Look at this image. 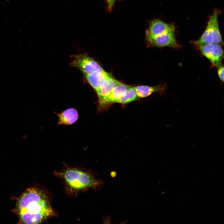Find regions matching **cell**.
Segmentation results:
<instances>
[{"label": "cell", "instance_id": "obj_1", "mask_svg": "<svg viewBox=\"0 0 224 224\" xmlns=\"http://www.w3.org/2000/svg\"><path fill=\"white\" fill-rule=\"evenodd\" d=\"M16 210L20 221L24 224H39L55 215L48 197L42 190L27 189L17 201Z\"/></svg>", "mask_w": 224, "mask_h": 224}, {"label": "cell", "instance_id": "obj_2", "mask_svg": "<svg viewBox=\"0 0 224 224\" xmlns=\"http://www.w3.org/2000/svg\"><path fill=\"white\" fill-rule=\"evenodd\" d=\"M54 175L62 179L67 193L75 195L90 189H97L103 185L89 172L77 168L67 166L60 171H55Z\"/></svg>", "mask_w": 224, "mask_h": 224}, {"label": "cell", "instance_id": "obj_3", "mask_svg": "<svg viewBox=\"0 0 224 224\" xmlns=\"http://www.w3.org/2000/svg\"><path fill=\"white\" fill-rule=\"evenodd\" d=\"M218 16V12L215 11L210 17L204 32L198 40L194 41L195 44L200 45L209 44L220 45L223 44L219 29Z\"/></svg>", "mask_w": 224, "mask_h": 224}, {"label": "cell", "instance_id": "obj_4", "mask_svg": "<svg viewBox=\"0 0 224 224\" xmlns=\"http://www.w3.org/2000/svg\"><path fill=\"white\" fill-rule=\"evenodd\" d=\"M70 65L78 69L84 75L96 71H104L94 59L85 54L72 56Z\"/></svg>", "mask_w": 224, "mask_h": 224}, {"label": "cell", "instance_id": "obj_5", "mask_svg": "<svg viewBox=\"0 0 224 224\" xmlns=\"http://www.w3.org/2000/svg\"><path fill=\"white\" fill-rule=\"evenodd\" d=\"M199 46L202 54L214 66L218 68L222 66L223 58V51L221 45L209 44Z\"/></svg>", "mask_w": 224, "mask_h": 224}, {"label": "cell", "instance_id": "obj_6", "mask_svg": "<svg viewBox=\"0 0 224 224\" xmlns=\"http://www.w3.org/2000/svg\"><path fill=\"white\" fill-rule=\"evenodd\" d=\"M146 39L150 44L157 47H177L179 46L175 39V31L154 36L146 37Z\"/></svg>", "mask_w": 224, "mask_h": 224}, {"label": "cell", "instance_id": "obj_7", "mask_svg": "<svg viewBox=\"0 0 224 224\" xmlns=\"http://www.w3.org/2000/svg\"><path fill=\"white\" fill-rule=\"evenodd\" d=\"M175 30V26L173 24H167L159 19H155L150 22L146 31V37H153Z\"/></svg>", "mask_w": 224, "mask_h": 224}, {"label": "cell", "instance_id": "obj_8", "mask_svg": "<svg viewBox=\"0 0 224 224\" xmlns=\"http://www.w3.org/2000/svg\"><path fill=\"white\" fill-rule=\"evenodd\" d=\"M129 87L119 82L110 94L98 103L99 110H100L110 104L117 103L119 100L126 92Z\"/></svg>", "mask_w": 224, "mask_h": 224}, {"label": "cell", "instance_id": "obj_9", "mask_svg": "<svg viewBox=\"0 0 224 224\" xmlns=\"http://www.w3.org/2000/svg\"><path fill=\"white\" fill-rule=\"evenodd\" d=\"M119 82L114 78L111 74L106 79L99 88L96 91L98 98V103L110 94Z\"/></svg>", "mask_w": 224, "mask_h": 224}, {"label": "cell", "instance_id": "obj_10", "mask_svg": "<svg viewBox=\"0 0 224 224\" xmlns=\"http://www.w3.org/2000/svg\"><path fill=\"white\" fill-rule=\"evenodd\" d=\"M57 115L58 124L59 125H70L75 123L79 118L77 110L73 108L67 109L61 112H54Z\"/></svg>", "mask_w": 224, "mask_h": 224}, {"label": "cell", "instance_id": "obj_11", "mask_svg": "<svg viewBox=\"0 0 224 224\" xmlns=\"http://www.w3.org/2000/svg\"><path fill=\"white\" fill-rule=\"evenodd\" d=\"M110 74L104 71H96L84 76L87 82L96 91Z\"/></svg>", "mask_w": 224, "mask_h": 224}, {"label": "cell", "instance_id": "obj_12", "mask_svg": "<svg viewBox=\"0 0 224 224\" xmlns=\"http://www.w3.org/2000/svg\"><path fill=\"white\" fill-rule=\"evenodd\" d=\"M137 96L139 99L147 97L156 92H161L166 89L165 85H158L155 86H139L134 87Z\"/></svg>", "mask_w": 224, "mask_h": 224}, {"label": "cell", "instance_id": "obj_13", "mask_svg": "<svg viewBox=\"0 0 224 224\" xmlns=\"http://www.w3.org/2000/svg\"><path fill=\"white\" fill-rule=\"evenodd\" d=\"M138 99L134 87L129 86L125 94L119 100L117 103L127 104Z\"/></svg>", "mask_w": 224, "mask_h": 224}, {"label": "cell", "instance_id": "obj_14", "mask_svg": "<svg viewBox=\"0 0 224 224\" xmlns=\"http://www.w3.org/2000/svg\"><path fill=\"white\" fill-rule=\"evenodd\" d=\"M217 73L220 79L224 82V67L221 66L218 68Z\"/></svg>", "mask_w": 224, "mask_h": 224}, {"label": "cell", "instance_id": "obj_15", "mask_svg": "<svg viewBox=\"0 0 224 224\" xmlns=\"http://www.w3.org/2000/svg\"><path fill=\"white\" fill-rule=\"evenodd\" d=\"M107 3L108 10L110 12L112 11L114 3L115 1L114 0H106Z\"/></svg>", "mask_w": 224, "mask_h": 224}, {"label": "cell", "instance_id": "obj_16", "mask_svg": "<svg viewBox=\"0 0 224 224\" xmlns=\"http://www.w3.org/2000/svg\"><path fill=\"white\" fill-rule=\"evenodd\" d=\"M110 175L111 177L114 178L117 175V173L115 171H113L111 172Z\"/></svg>", "mask_w": 224, "mask_h": 224}, {"label": "cell", "instance_id": "obj_17", "mask_svg": "<svg viewBox=\"0 0 224 224\" xmlns=\"http://www.w3.org/2000/svg\"><path fill=\"white\" fill-rule=\"evenodd\" d=\"M116 0H114V1H115Z\"/></svg>", "mask_w": 224, "mask_h": 224}]
</instances>
